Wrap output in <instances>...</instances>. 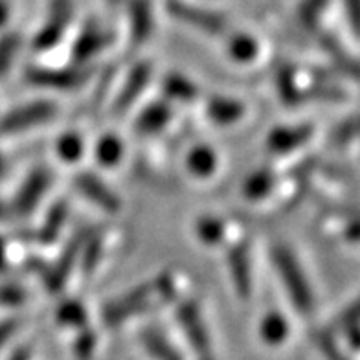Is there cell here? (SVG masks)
Returning a JSON list of instances; mask_svg holds the SVG:
<instances>
[{"label":"cell","instance_id":"6da1fadb","mask_svg":"<svg viewBox=\"0 0 360 360\" xmlns=\"http://www.w3.org/2000/svg\"><path fill=\"white\" fill-rule=\"evenodd\" d=\"M272 257H274L276 269H278V276H280L281 283L285 285V289L289 290L292 304L296 305L300 313H311L314 305L313 289L309 285V278L300 265L298 257L294 256V252L285 245L274 247Z\"/></svg>","mask_w":360,"mask_h":360},{"label":"cell","instance_id":"7a4b0ae2","mask_svg":"<svg viewBox=\"0 0 360 360\" xmlns=\"http://www.w3.org/2000/svg\"><path fill=\"white\" fill-rule=\"evenodd\" d=\"M155 298H164L158 281L155 283H143L138 285L124 296L112 300L103 311V320L107 326H118V323L125 322L129 318L136 316V314L143 313L146 309L151 307L153 300Z\"/></svg>","mask_w":360,"mask_h":360},{"label":"cell","instance_id":"3957f363","mask_svg":"<svg viewBox=\"0 0 360 360\" xmlns=\"http://www.w3.org/2000/svg\"><path fill=\"white\" fill-rule=\"evenodd\" d=\"M57 114V107L52 101H34L10 110L0 120V134H15L35 125H43Z\"/></svg>","mask_w":360,"mask_h":360},{"label":"cell","instance_id":"277c9868","mask_svg":"<svg viewBox=\"0 0 360 360\" xmlns=\"http://www.w3.org/2000/svg\"><path fill=\"white\" fill-rule=\"evenodd\" d=\"M167 8H169L171 13L175 15V19L190 24L193 28L202 30L204 34L219 35L226 30L224 17L221 13H215V11L204 10L199 6H191L188 2H182V0H171Z\"/></svg>","mask_w":360,"mask_h":360},{"label":"cell","instance_id":"5b68a950","mask_svg":"<svg viewBox=\"0 0 360 360\" xmlns=\"http://www.w3.org/2000/svg\"><path fill=\"white\" fill-rule=\"evenodd\" d=\"M26 79L37 86L56 90L77 89L89 79V72L83 68H44L35 67L26 72Z\"/></svg>","mask_w":360,"mask_h":360},{"label":"cell","instance_id":"8992f818","mask_svg":"<svg viewBox=\"0 0 360 360\" xmlns=\"http://www.w3.org/2000/svg\"><path fill=\"white\" fill-rule=\"evenodd\" d=\"M77 191H79L85 199H89L90 202L100 206L101 210L109 212V214H116L120 210V199L118 195L110 190L109 186L105 184L103 180L100 179L94 173H79L76 175V180H74Z\"/></svg>","mask_w":360,"mask_h":360},{"label":"cell","instance_id":"52a82bcc","mask_svg":"<svg viewBox=\"0 0 360 360\" xmlns=\"http://www.w3.org/2000/svg\"><path fill=\"white\" fill-rule=\"evenodd\" d=\"M72 19V8L68 0H56L52 6L50 19L46 20L41 32L35 37V50H50L61 41L65 30Z\"/></svg>","mask_w":360,"mask_h":360},{"label":"cell","instance_id":"ba28073f","mask_svg":"<svg viewBox=\"0 0 360 360\" xmlns=\"http://www.w3.org/2000/svg\"><path fill=\"white\" fill-rule=\"evenodd\" d=\"M179 322L184 329V333L190 338V344L193 346V349L202 356L210 355V337L208 331H206V326H204V320L200 316V309L197 307L195 302H184V304L179 307Z\"/></svg>","mask_w":360,"mask_h":360},{"label":"cell","instance_id":"9c48e42d","mask_svg":"<svg viewBox=\"0 0 360 360\" xmlns=\"http://www.w3.org/2000/svg\"><path fill=\"white\" fill-rule=\"evenodd\" d=\"M50 182H52V175L50 171L44 169V167H39L35 169L28 179L24 180V184L20 186L19 193H17V199H15V210L22 215L32 214L35 210L43 197L46 195L48 188H50Z\"/></svg>","mask_w":360,"mask_h":360},{"label":"cell","instance_id":"30bf717a","mask_svg":"<svg viewBox=\"0 0 360 360\" xmlns=\"http://www.w3.org/2000/svg\"><path fill=\"white\" fill-rule=\"evenodd\" d=\"M86 233L81 232V236H74V239L70 241L68 248L63 252V256L57 259V263L53 265V269H50L46 276V285L50 290H61L65 280L70 276L72 269L77 263L81 256V248H83V243H85Z\"/></svg>","mask_w":360,"mask_h":360},{"label":"cell","instance_id":"8fae6325","mask_svg":"<svg viewBox=\"0 0 360 360\" xmlns=\"http://www.w3.org/2000/svg\"><path fill=\"white\" fill-rule=\"evenodd\" d=\"M228 265H230V278L233 287L241 298H248L252 290V269H250V252L245 243L237 245L228 254Z\"/></svg>","mask_w":360,"mask_h":360},{"label":"cell","instance_id":"7c38bea8","mask_svg":"<svg viewBox=\"0 0 360 360\" xmlns=\"http://www.w3.org/2000/svg\"><path fill=\"white\" fill-rule=\"evenodd\" d=\"M151 79V65L147 63H140L133 68V72L129 74L127 81H125L124 89L116 98V103H114V110L116 112H124V110L131 109L134 101L142 96V92L146 90L147 83Z\"/></svg>","mask_w":360,"mask_h":360},{"label":"cell","instance_id":"4fadbf2b","mask_svg":"<svg viewBox=\"0 0 360 360\" xmlns=\"http://www.w3.org/2000/svg\"><path fill=\"white\" fill-rule=\"evenodd\" d=\"M107 41L109 37L105 35L103 30H100L94 24L86 26L81 35L77 37L76 44H74V50H72V57L76 63H86L90 61L92 57L98 56V53L107 46Z\"/></svg>","mask_w":360,"mask_h":360},{"label":"cell","instance_id":"5bb4252c","mask_svg":"<svg viewBox=\"0 0 360 360\" xmlns=\"http://www.w3.org/2000/svg\"><path fill=\"white\" fill-rule=\"evenodd\" d=\"M313 134L309 125H296V127H280L269 136V149L274 153H289L304 146Z\"/></svg>","mask_w":360,"mask_h":360},{"label":"cell","instance_id":"9a60e30c","mask_svg":"<svg viewBox=\"0 0 360 360\" xmlns=\"http://www.w3.org/2000/svg\"><path fill=\"white\" fill-rule=\"evenodd\" d=\"M206 112L215 124L232 125L245 116V103L226 96H214L206 105Z\"/></svg>","mask_w":360,"mask_h":360},{"label":"cell","instance_id":"2e32d148","mask_svg":"<svg viewBox=\"0 0 360 360\" xmlns=\"http://www.w3.org/2000/svg\"><path fill=\"white\" fill-rule=\"evenodd\" d=\"M171 120V107L167 103L149 105L136 120V131L140 134H157Z\"/></svg>","mask_w":360,"mask_h":360},{"label":"cell","instance_id":"e0dca14e","mask_svg":"<svg viewBox=\"0 0 360 360\" xmlns=\"http://www.w3.org/2000/svg\"><path fill=\"white\" fill-rule=\"evenodd\" d=\"M153 32V13L146 0H134L131 8V37L134 44L143 43Z\"/></svg>","mask_w":360,"mask_h":360},{"label":"cell","instance_id":"ac0fdd59","mask_svg":"<svg viewBox=\"0 0 360 360\" xmlns=\"http://www.w3.org/2000/svg\"><path fill=\"white\" fill-rule=\"evenodd\" d=\"M188 169L195 176H210L217 169V155L212 147L199 146L188 155Z\"/></svg>","mask_w":360,"mask_h":360},{"label":"cell","instance_id":"d6986e66","mask_svg":"<svg viewBox=\"0 0 360 360\" xmlns=\"http://www.w3.org/2000/svg\"><path fill=\"white\" fill-rule=\"evenodd\" d=\"M68 217V204L67 202H56L52 206V210L48 212L46 219H44V224L39 232L41 241L52 243L56 241V237L61 232L63 224Z\"/></svg>","mask_w":360,"mask_h":360},{"label":"cell","instance_id":"ffe728a7","mask_svg":"<svg viewBox=\"0 0 360 360\" xmlns=\"http://www.w3.org/2000/svg\"><path fill=\"white\" fill-rule=\"evenodd\" d=\"M142 342L146 349L149 351V355L155 356L157 360H182L179 355V351L171 346L166 338L162 337L157 331H146L142 335Z\"/></svg>","mask_w":360,"mask_h":360},{"label":"cell","instance_id":"44dd1931","mask_svg":"<svg viewBox=\"0 0 360 360\" xmlns=\"http://www.w3.org/2000/svg\"><path fill=\"white\" fill-rule=\"evenodd\" d=\"M96 157H98V162L105 167H112L116 166L122 157H124V143L118 136L114 134H107L98 142V147H96Z\"/></svg>","mask_w":360,"mask_h":360},{"label":"cell","instance_id":"7402d4cb","mask_svg":"<svg viewBox=\"0 0 360 360\" xmlns=\"http://www.w3.org/2000/svg\"><path fill=\"white\" fill-rule=\"evenodd\" d=\"M164 92L169 100L191 101L197 96V86L188 77L180 76V74H171L164 81Z\"/></svg>","mask_w":360,"mask_h":360},{"label":"cell","instance_id":"603a6c76","mask_svg":"<svg viewBox=\"0 0 360 360\" xmlns=\"http://www.w3.org/2000/svg\"><path fill=\"white\" fill-rule=\"evenodd\" d=\"M228 52H230L232 59H236L237 63H250L259 53V44H257V41L252 35L237 34L230 41Z\"/></svg>","mask_w":360,"mask_h":360},{"label":"cell","instance_id":"cb8c5ba5","mask_svg":"<svg viewBox=\"0 0 360 360\" xmlns=\"http://www.w3.org/2000/svg\"><path fill=\"white\" fill-rule=\"evenodd\" d=\"M289 335V322L280 313H269L261 323V337L269 344H281Z\"/></svg>","mask_w":360,"mask_h":360},{"label":"cell","instance_id":"d4e9b609","mask_svg":"<svg viewBox=\"0 0 360 360\" xmlns=\"http://www.w3.org/2000/svg\"><path fill=\"white\" fill-rule=\"evenodd\" d=\"M85 146H83V138L76 133L63 134L57 142V153L65 162H76L83 157Z\"/></svg>","mask_w":360,"mask_h":360},{"label":"cell","instance_id":"484cf974","mask_svg":"<svg viewBox=\"0 0 360 360\" xmlns=\"http://www.w3.org/2000/svg\"><path fill=\"white\" fill-rule=\"evenodd\" d=\"M274 188V175L270 171L261 169L250 176L245 184V193L250 199H261Z\"/></svg>","mask_w":360,"mask_h":360},{"label":"cell","instance_id":"4316f807","mask_svg":"<svg viewBox=\"0 0 360 360\" xmlns=\"http://www.w3.org/2000/svg\"><path fill=\"white\" fill-rule=\"evenodd\" d=\"M57 320L63 326H72V327H83L86 322V313L85 307L79 302H65L57 311Z\"/></svg>","mask_w":360,"mask_h":360},{"label":"cell","instance_id":"83f0119b","mask_svg":"<svg viewBox=\"0 0 360 360\" xmlns=\"http://www.w3.org/2000/svg\"><path fill=\"white\" fill-rule=\"evenodd\" d=\"M20 48V37L15 34H8L0 39V77L10 70L15 61V56Z\"/></svg>","mask_w":360,"mask_h":360},{"label":"cell","instance_id":"f1b7e54d","mask_svg":"<svg viewBox=\"0 0 360 360\" xmlns=\"http://www.w3.org/2000/svg\"><path fill=\"white\" fill-rule=\"evenodd\" d=\"M197 236L208 245H219L223 241L224 224L214 217H204L197 223Z\"/></svg>","mask_w":360,"mask_h":360},{"label":"cell","instance_id":"f546056e","mask_svg":"<svg viewBox=\"0 0 360 360\" xmlns=\"http://www.w3.org/2000/svg\"><path fill=\"white\" fill-rule=\"evenodd\" d=\"M26 294L24 290H20L19 287H13V285H6L0 289V302L6 305H19L22 304Z\"/></svg>","mask_w":360,"mask_h":360},{"label":"cell","instance_id":"4dcf8cb0","mask_svg":"<svg viewBox=\"0 0 360 360\" xmlns=\"http://www.w3.org/2000/svg\"><path fill=\"white\" fill-rule=\"evenodd\" d=\"M94 346H96L94 335H92V333H83L79 342H77V355H79V359H89V356L92 355Z\"/></svg>","mask_w":360,"mask_h":360},{"label":"cell","instance_id":"1f68e13d","mask_svg":"<svg viewBox=\"0 0 360 360\" xmlns=\"http://www.w3.org/2000/svg\"><path fill=\"white\" fill-rule=\"evenodd\" d=\"M17 327H19V320H15V318L0 322V347L4 346L8 338L13 337L15 331H17Z\"/></svg>","mask_w":360,"mask_h":360},{"label":"cell","instance_id":"d6a6232c","mask_svg":"<svg viewBox=\"0 0 360 360\" xmlns=\"http://www.w3.org/2000/svg\"><path fill=\"white\" fill-rule=\"evenodd\" d=\"M322 349L323 353L329 356V360H347L346 356L342 355L340 351H338V347L335 346V342H333L329 337H322Z\"/></svg>","mask_w":360,"mask_h":360},{"label":"cell","instance_id":"836d02e7","mask_svg":"<svg viewBox=\"0 0 360 360\" xmlns=\"http://www.w3.org/2000/svg\"><path fill=\"white\" fill-rule=\"evenodd\" d=\"M10 360H30V349H26V347H22V349H17Z\"/></svg>","mask_w":360,"mask_h":360},{"label":"cell","instance_id":"e575fe53","mask_svg":"<svg viewBox=\"0 0 360 360\" xmlns=\"http://www.w3.org/2000/svg\"><path fill=\"white\" fill-rule=\"evenodd\" d=\"M8 15H10V10H8V6L4 2H0V26L8 20Z\"/></svg>","mask_w":360,"mask_h":360},{"label":"cell","instance_id":"d590c367","mask_svg":"<svg viewBox=\"0 0 360 360\" xmlns=\"http://www.w3.org/2000/svg\"><path fill=\"white\" fill-rule=\"evenodd\" d=\"M6 248H4V243L0 241V270L4 269V263H6Z\"/></svg>","mask_w":360,"mask_h":360}]
</instances>
